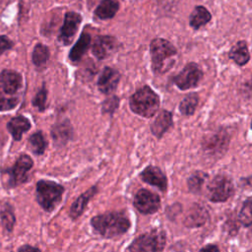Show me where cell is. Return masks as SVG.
<instances>
[{
	"instance_id": "obj_1",
	"label": "cell",
	"mask_w": 252,
	"mask_h": 252,
	"mask_svg": "<svg viewBox=\"0 0 252 252\" xmlns=\"http://www.w3.org/2000/svg\"><path fill=\"white\" fill-rule=\"evenodd\" d=\"M94 229L101 236L111 238L128 231L131 223L122 212H110L94 217L91 220Z\"/></svg>"
},
{
	"instance_id": "obj_2",
	"label": "cell",
	"mask_w": 252,
	"mask_h": 252,
	"mask_svg": "<svg viewBox=\"0 0 252 252\" xmlns=\"http://www.w3.org/2000/svg\"><path fill=\"white\" fill-rule=\"evenodd\" d=\"M23 83L21 74L13 70L0 73V111L14 108L19 103L17 95Z\"/></svg>"
},
{
	"instance_id": "obj_3",
	"label": "cell",
	"mask_w": 252,
	"mask_h": 252,
	"mask_svg": "<svg viewBox=\"0 0 252 252\" xmlns=\"http://www.w3.org/2000/svg\"><path fill=\"white\" fill-rule=\"evenodd\" d=\"M152 56L153 71L157 74H162L168 71L174 64V56L177 53L176 48L166 39L157 37L150 44Z\"/></svg>"
},
{
	"instance_id": "obj_4",
	"label": "cell",
	"mask_w": 252,
	"mask_h": 252,
	"mask_svg": "<svg viewBox=\"0 0 252 252\" xmlns=\"http://www.w3.org/2000/svg\"><path fill=\"white\" fill-rule=\"evenodd\" d=\"M129 105L136 114L149 118L157 113L159 107V97L150 87L145 86L131 95Z\"/></svg>"
},
{
	"instance_id": "obj_5",
	"label": "cell",
	"mask_w": 252,
	"mask_h": 252,
	"mask_svg": "<svg viewBox=\"0 0 252 252\" xmlns=\"http://www.w3.org/2000/svg\"><path fill=\"white\" fill-rule=\"evenodd\" d=\"M64 187L54 181L39 180L36 183V200L40 207L51 212L60 203Z\"/></svg>"
},
{
	"instance_id": "obj_6",
	"label": "cell",
	"mask_w": 252,
	"mask_h": 252,
	"mask_svg": "<svg viewBox=\"0 0 252 252\" xmlns=\"http://www.w3.org/2000/svg\"><path fill=\"white\" fill-rule=\"evenodd\" d=\"M166 238L163 230L153 229L137 237L130 245V252H161Z\"/></svg>"
},
{
	"instance_id": "obj_7",
	"label": "cell",
	"mask_w": 252,
	"mask_h": 252,
	"mask_svg": "<svg viewBox=\"0 0 252 252\" xmlns=\"http://www.w3.org/2000/svg\"><path fill=\"white\" fill-rule=\"evenodd\" d=\"M233 192V183L225 174L216 175L207 187L208 197L213 202H224L232 196Z\"/></svg>"
},
{
	"instance_id": "obj_8",
	"label": "cell",
	"mask_w": 252,
	"mask_h": 252,
	"mask_svg": "<svg viewBox=\"0 0 252 252\" xmlns=\"http://www.w3.org/2000/svg\"><path fill=\"white\" fill-rule=\"evenodd\" d=\"M203 78V72L195 63H188L174 78L173 83L180 90H189L199 85Z\"/></svg>"
},
{
	"instance_id": "obj_9",
	"label": "cell",
	"mask_w": 252,
	"mask_h": 252,
	"mask_svg": "<svg viewBox=\"0 0 252 252\" xmlns=\"http://www.w3.org/2000/svg\"><path fill=\"white\" fill-rule=\"evenodd\" d=\"M33 165L32 158L28 155H22L18 158L12 168L7 170L9 175V186L16 187L28 180V172Z\"/></svg>"
},
{
	"instance_id": "obj_10",
	"label": "cell",
	"mask_w": 252,
	"mask_h": 252,
	"mask_svg": "<svg viewBox=\"0 0 252 252\" xmlns=\"http://www.w3.org/2000/svg\"><path fill=\"white\" fill-rule=\"evenodd\" d=\"M134 206L142 214H154L159 209L160 200L157 194L147 189H140L134 197Z\"/></svg>"
},
{
	"instance_id": "obj_11",
	"label": "cell",
	"mask_w": 252,
	"mask_h": 252,
	"mask_svg": "<svg viewBox=\"0 0 252 252\" xmlns=\"http://www.w3.org/2000/svg\"><path fill=\"white\" fill-rule=\"evenodd\" d=\"M82 22V17L80 14L75 12H68L65 14L64 23L60 30L59 40L63 44H69L73 40L75 33L78 31V28Z\"/></svg>"
},
{
	"instance_id": "obj_12",
	"label": "cell",
	"mask_w": 252,
	"mask_h": 252,
	"mask_svg": "<svg viewBox=\"0 0 252 252\" xmlns=\"http://www.w3.org/2000/svg\"><path fill=\"white\" fill-rule=\"evenodd\" d=\"M117 46V40L111 35H98L92 46L93 54L99 60L111 55Z\"/></svg>"
},
{
	"instance_id": "obj_13",
	"label": "cell",
	"mask_w": 252,
	"mask_h": 252,
	"mask_svg": "<svg viewBox=\"0 0 252 252\" xmlns=\"http://www.w3.org/2000/svg\"><path fill=\"white\" fill-rule=\"evenodd\" d=\"M120 81V74L115 69L105 67L97 80L98 90L105 94H108L116 90Z\"/></svg>"
},
{
	"instance_id": "obj_14",
	"label": "cell",
	"mask_w": 252,
	"mask_h": 252,
	"mask_svg": "<svg viewBox=\"0 0 252 252\" xmlns=\"http://www.w3.org/2000/svg\"><path fill=\"white\" fill-rule=\"evenodd\" d=\"M140 177L146 183L158 187L161 191L167 188V179L163 172L157 166L149 165L140 174Z\"/></svg>"
},
{
	"instance_id": "obj_15",
	"label": "cell",
	"mask_w": 252,
	"mask_h": 252,
	"mask_svg": "<svg viewBox=\"0 0 252 252\" xmlns=\"http://www.w3.org/2000/svg\"><path fill=\"white\" fill-rule=\"evenodd\" d=\"M172 126V114L167 110H161L151 125L152 133L160 138Z\"/></svg>"
},
{
	"instance_id": "obj_16",
	"label": "cell",
	"mask_w": 252,
	"mask_h": 252,
	"mask_svg": "<svg viewBox=\"0 0 252 252\" xmlns=\"http://www.w3.org/2000/svg\"><path fill=\"white\" fill-rule=\"evenodd\" d=\"M96 192H97L96 186H93L78 197V199L72 204L70 208V217L73 220L78 219L84 213L89 201L95 195Z\"/></svg>"
},
{
	"instance_id": "obj_17",
	"label": "cell",
	"mask_w": 252,
	"mask_h": 252,
	"mask_svg": "<svg viewBox=\"0 0 252 252\" xmlns=\"http://www.w3.org/2000/svg\"><path fill=\"white\" fill-rule=\"evenodd\" d=\"M51 135L57 146L65 145L73 136V130L68 120L58 122L52 127Z\"/></svg>"
},
{
	"instance_id": "obj_18",
	"label": "cell",
	"mask_w": 252,
	"mask_h": 252,
	"mask_svg": "<svg viewBox=\"0 0 252 252\" xmlns=\"http://www.w3.org/2000/svg\"><path fill=\"white\" fill-rule=\"evenodd\" d=\"M7 129L15 141H20L23 134L31 129V122L25 116H16L8 122Z\"/></svg>"
},
{
	"instance_id": "obj_19",
	"label": "cell",
	"mask_w": 252,
	"mask_h": 252,
	"mask_svg": "<svg viewBox=\"0 0 252 252\" xmlns=\"http://www.w3.org/2000/svg\"><path fill=\"white\" fill-rule=\"evenodd\" d=\"M227 145V135L224 131H218L204 139V149L210 152L220 151Z\"/></svg>"
},
{
	"instance_id": "obj_20",
	"label": "cell",
	"mask_w": 252,
	"mask_h": 252,
	"mask_svg": "<svg viewBox=\"0 0 252 252\" xmlns=\"http://www.w3.org/2000/svg\"><path fill=\"white\" fill-rule=\"evenodd\" d=\"M91 44V35L87 32H83L75 45L71 48L69 53V59L73 62H79L82 56L86 53Z\"/></svg>"
},
{
	"instance_id": "obj_21",
	"label": "cell",
	"mask_w": 252,
	"mask_h": 252,
	"mask_svg": "<svg viewBox=\"0 0 252 252\" xmlns=\"http://www.w3.org/2000/svg\"><path fill=\"white\" fill-rule=\"evenodd\" d=\"M228 56L236 64L242 66L245 65L250 59V53L245 41L241 40L235 43L229 50Z\"/></svg>"
},
{
	"instance_id": "obj_22",
	"label": "cell",
	"mask_w": 252,
	"mask_h": 252,
	"mask_svg": "<svg viewBox=\"0 0 252 252\" xmlns=\"http://www.w3.org/2000/svg\"><path fill=\"white\" fill-rule=\"evenodd\" d=\"M118 9L119 2L117 0H102L94 10V15L101 20H107L113 18Z\"/></svg>"
},
{
	"instance_id": "obj_23",
	"label": "cell",
	"mask_w": 252,
	"mask_h": 252,
	"mask_svg": "<svg viewBox=\"0 0 252 252\" xmlns=\"http://www.w3.org/2000/svg\"><path fill=\"white\" fill-rule=\"evenodd\" d=\"M211 18L212 15L208 11V9L203 6H197L190 15V26L193 29L198 30L202 26L208 24L211 21Z\"/></svg>"
},
{
	"instance_id": "obj_24",
	"label": "cell",
	"mask_w": 252,
	"mask_h": 252,
	"mask_svg": "<svg viewBox=\"0 0 252 252\" xmlns=\"http://www.w3.org/2000/svg\"><path fill=\"white\" fill-rule=\"evenodd\" d=\"M48 58H49V50H48L47 46H45L41 43L36 44L34 46L32 54V63L36 67H42L43 65H45Z\"/></svg>"
},
{
	"instance_id": "obj_25",
	"label": "cell",
	"mask_w": 252,
	"mask_h": 252,
	"mask_svg": "<svg viewBox=\"0 0 252 252\" xmlns=\"http://www.w3.org/2000/svg\"><path fill=\"white\" fill-rule=\"evenodd\" d=\"M29 143L30 146L32 148V151L35 154V155H42L46 149L47 146V142L44 138V136L42 135V133L40 131L33 133L30 139H29Z\"/></svg>"
},
{
	"instance_id": "obj_26",
	"label": "cell",
	"mask_w": 252,
	"mask_h": 252,
	"mask_svg": "<svg viewBox=\"0 0 252 252\" xmlns=\"http://www.w3.org/2000/svg\"><path fill=\"white\" fill-rule=\"evenodd\" d=\"M0 216H1V220H2L4 228L7 231H12L16 219H15L13 208L11 207L10 204L6 203L2 206Z\"/></svg>"
},
{
	"instance_id": "obj_27",
	"label": "cell",
	"mask_w": 252,
	"mask_h": 252,
	"mask_svg": "<svg viewBox=\"0 0 252 252\" xmlns=\"http://www.w3.org/2000/svg\"><path fill=\"white\" fill-rule=\"evenodd\" d=\"M198 104V95L190 94L186 95L179 104V110L184 115H192Z\"/></svg>"
},
{
	"instance_id": "obj_28",
	"label": "cell",
	"mask_w": 252,
	"mask_h": 252,
	"mask_svg": "<svg viewBox=\"0 0 252 252\" xmlns=\"http://www.w3.org/2000/svg\"><path fill=\"white\" fill-rule=\"evenodd\" d=\"M239 220L246 226L252 224V200H248L243 204L239 213Z\"/></svg>"
},
{
	"instance_id": "obj_29",
	"label": "cell",
	"mask_w": 252,
	"mask_h": 252,
	"mask_svg": "<svg viewBox=\"0 0 252 252\" xmlns=\"http://www.w3.org/2000/svg\"><path fill=\"white\" fill-rule=\"evenodd\" d=\"M206 178V174L203 172H196L188 179V186L191 191L199 192L202 188L204 180Z\"/></svg>"
},
{
	"instance_id": "obj_30",
	"label": "cell",
	"mask_w": 252,
	"mask_h": 252,
	"mask_svg": "<svg viewBox=\"0 0 252 252\" xmlns=\"http://www.w3.org/2000/svg\"><path fill=\"white\" fill-rule=\"evenodd\" d=\"M47 99V91L45 89V86L43 85L41 89L38 91V93L35 94V96L32 99V105L36 107L39 111H42L45 109Z\"/></svg>"
},
{
	"instance_id": "obj_31",
	"label": "cell",
	"mask_w": 252,
	"mask_h": 252,
	"mask_svg": "<svg viewBox=\"0 0 252 252\" xmlns=\"http://www.w3.org/2000/svg\"><path fill=\"white\" fill-rule=\"evenodd\" d=\"M119 105V98L116 95L106 98L102 102V112L112 115Z\"/></svg>"
},
{
	"instance_id": "obj_32",
	"label": "cell",
	"mask_w": 252,
	"mask_h": 252,
	"mask_svg": "<svg viewBox=\"0 0 252 252\" xmlns=\"http://www.w3.org/2000/svg\"><path fill=\"white\" fill-rule=\"evenodd\" d=\"M13 46V41L6 35H0V55Z\"/></svg>"
},
{
	"instance_id": "obj_33",
	"label": "cell",
	"mask_w": 252,
	"mask_h": 252,
	"mask_svg": "<svg viewBox=\"0 0 252 252\" xmlns=\"http://www.w3.org/2000/svg\"><path fill=\"white\" fill-rule=\"evenodd\" d=\"M18 252H40V250L36 247L31 246L29 244H25L18 249Z\"/></svg>"
},
{
	"instance_id": "obj_34",
	"label": "cell",
	"mask_w": 252,
	"mask_h": 252,
	"mask_svg": "<svg viewBox=\"0 0 252 252\" xmlns=\"http://www.w3.org/2000/svg\"><path fill=\"white\" fill-rule=\"evenodd\" d=\"M199 252H220V250H219L218 246L210 244V245H207L206 247L202 248Z\"/></svg>"
},
{
	"instance_id": "obj_35",
	"label": "cell",
	"mask_w": 252,
	"mask_h": 252,
	"mask_svg": "<svg viewBox=\"0 0 252 252\" xmlns=\"http://www.w3.org/2000/svg\"><path fill=\"white\" fill-rule=\"evenodd\" d=\"M251 128H252V122H251Z\"/></svg>"
}]
</instances>
